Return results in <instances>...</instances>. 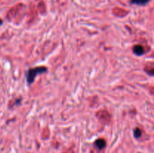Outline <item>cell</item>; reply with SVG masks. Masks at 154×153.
Masks as SVG:
<instances>
[{"label": "cell", "instance_id": "cell-1", "mask_svg": "<svg viewBox=\"0 0 154 153\" xmlns=\"http://www.w3.org/2000/svg\"><path fill=\"white\" fill-rule=\"evenodd\" d=\"M48 68L44 66H40V67H35L33 68L29 69L26 73V80L28 84H32L34 82L36 76L39 74H43L47 71Z\"/></svg>", "mask_w": 154, "mask_h": 153}, {"label": "cell", "instance_id": "cell-2", "mask_svg": "<svg viewBox=\"0 0 154 153\" xmlns=\"http://www.w3.org/2000/svg\"><path fill=\"white\" fill-rule=\"evenodd\" d=\"M132 50H133L134 53L136 54L137 56H141L144 53V48L142 45H135L133 48H132Z\"/></svg>", "mask_w": 154, "mask_h": 153}, {"label": "cell", "instance_id": "cell-3", "mask_svg": "<svg viewBox=\"0 0 154 153\" xmlns=\"http://www.w3.org/2000/svg\"><path fill=\"white\" fill-rule=\"evenodd\" d=\"M95 146L99 149H103L106 146V142H105V140L104 139H98L95 142Z\"/></svg>", "mask_w": 154, "mask_h": 153}, {"label": "cell", "instance_id": "cell-4", "mask_svg": "<svg viewBox=\"0 0 154 153\" xmlns=\"http://www.w3.org/2000/svg\"><path fill=\"white\" fill-rule=\"evenodd\" d=\"M150 0H131V3L137 5H145Z\"/></svg>", "mask_w": 154, "mask_h": 153}, {"label": "cell", "instance_id": "cell-5", "mask_svg": "<svg viewBox=\"0 0 154 153\" xmlns=\"http://www.w3.org/2000/svg\"><path fill=\"white\" fill-rule=\"evenodd\" d=\"M141 134H142V132H141V130L139 128H135V130H134V136H135L136 139H138V138L141 137Z\"/></svg>", "mask_w": 154, "mask_h": 153}, {"label": "cell", "instance_id": "cell-6", "mask_svg": "<svg viewBox=\"0 0 154 153\" xmlns=\"http://www.w3.org/2000/svg\"><path fill=\"white\" fill-rule=\"evenodd\" d=\"M2 20L1 19H0V25H2Z\"/></svg>", "mask_w": 154, "mask_h": 153}]
</instances>
